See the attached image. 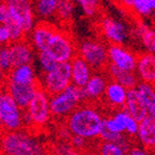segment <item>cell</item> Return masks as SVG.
Listing matches in <instances>:
<instances>
[{
    "label": "cell",
    "instance_id": "3957f363",
    "mask_svg": "<svg viewBox=\"0 0 155 155\" xmlns=\"http://www.w3.org/2000/svg\"><path fill=\"white\" fill-rule=\"evenodd\" d=\"M84 102H86L84 87H79L71 83L64 92L50 97L51 115L56 119L66 120Z\"/></svg>",
    "mask_w": 155,
    "mask_h": 155
},
{
    "label": "cell",
    "instance_id": "7c38bea8",
    "mask_svg": "<svg viewBox=\"0 0 155 155\" xmlns=\"http://www.w3.org/2000/svg\"><path fill=\"white\" fill-rule=\"evenodd\" d=\"M41 86V82L38 79L30 84H18V83H15L5 78V87H7L8 92L11 94V96L13 97V99L15 100V102L22 111L27 110L36 92Z\"/></svg>",
    "mask_w": 155,
    "mask_h": 155
},
{
    "label": "cell",
    "instance_id": "1f68e13d",
    "mask_svg": "<svg viewBox=\"0 0 155 155\" xmlns=\"http://www.w3.org/2000/svg\"><path fill=\"white\" fill-rule=\"evenodd\" d=\"M0 64L2 67L3 71L5 73V77L8 73L12 70V64H11V56H10L9 45L0 46Z\"/></svg>",
    "mask_w": 155,
    "mask_h": 155
},
{
    "label": "cell",
    "instance_id": "74e56055",
    "mask_svg": "<svg viewBox=\"0 0 155 155\" xmlns=\"http://www.w3.org/2000/svg\"><path fill=\"white\" fill-rule=\"evenodd\" d=\"M66 155H83L82 152H80V151L75 150V149H73L72 147H71L70 149H69V151L67 152V154Z\"/></svg>",
    "mask_w": 155,
    "mask_h": 155
},
{
    "label": "cell",
    "instance_id": "52a82bcc",
    "mask_svg": "<svg viewBox=\"0 0 155 155\" xmlns=\"http://www.w3.org/2000/svg\"><path fill=\"white\" fill-rule=\"evenodd\" d=\"M71 83V63H58L54 70L45 72L42 86L51 97L64 92Z\"/></svg>",
    "mask_w": 155,
    "mask_h": 155
},
{
    "label": "cell",
    "instance_id": "4dcf8cb0",
    "mask_svg": "<svg viewBox=\"0 0 155 155\" xmlns=\"http://www.w3.org/2000/svg\"><path fill=\"white\" fill-rule=\"evenodd\" d=\"M39 59H40V63H41L44 72H50V71L54 70L58 65L55 58L50 54L48 51L39 52Z\"/></svg>",
    "mask_w": 155,
    "mask_h": 155
},
{
    "label": "cell",
    "instance_id": "4fadbf2b",
    "mask_svg": "<svg viewBox=\"0 0 155 155\" xmlns=\"http://www.w3.org/2000/svg\"><path fill=\"white\" fill-rule=\"evenodd\" d=\"M108 82H109V78L104 71H95L84 87L86 102L95 104L101 102Z\"/></svg>",
    "mask_w": 155,
    "mask_h": 155
},
{
    "label": "cell",
    "instance_id": "e0dca14e",
    "mask_svg": "<svg viewBox=\"0 0 155 155\" xmlns=\"http://www.w3.org/2000/svg\"><path fill=\"white\" fill-rule=\"evenodd\" d=\"M136 74L140 82L155 86V54L149 52L138 53Z\"/></svg>",
    "mask_w": 155,
    "mask_h": 155
},
{
    "label": "cell",
    "instance_id": "ba28073f",
    "mask_svg": "<svg viewBox=\"0 0 155 155\" xmlns=\"http://www.w3.org/2000/svg\"><path fill=\"white\" fill-rule=\"evenodd\" d=\"M98 28L101 37L104 41L108 42V44L125 45L130 36L128 29L123 22L117 21L109 15L100 17Z\"/></svg>",
    "mask_w": 155,
    "mask_h": 155
},
{
    "label": "cell",
    "instance_id": "5b68a950",
    "mask_svg": "<svg viewBox=\"0 0 155 155\" xmlns=\"http://www.w3.org/2000/svg\"><path fill=\"white\" fill-rule=\"evenodd\" d=\"M0 122L5 131L23 130V112L13 97L8 92L5 84L0 88Z\"/></svg>",
    "mask_w": 155,
    "mask_h": 155
},
{
    "label": "cell",
    "instance_id": "d590c367",
    "mask_svg": "<svg viewBox=\"0 0 155 155\" xmlns=\"http://www.w3.org/2000/svg\"><path fill=\"white\" fill-rule=\"evenodd\" d=\"M5 78H7V77H5V71H3L2 67H1V64H0V88L5 86Z\"/></svg>",
    "mask_w": 155,
    "mask_h": 155
},
{
    "label": "cell",
    "instance_id": "44dd1931",
    "mask_svg": "<svg viewBox=\"0 0 155 155\" xmlns=\"http://www.w3.org/2000/svg\"><path fill=\"white\" fill-rule=\"evenodd\" d=\"M104 72L107 73V75H108L110 80L120 83L124 87H126L127 90L136 88L137 85L139 84V82H140L136 72L122 70V69H119V68L114 67L113 65H110V64L106 68Z\"/></svg>",
    "mask_w": 155,
    "mask_h": 155
},
{
    "label": "cell",
    "instance_id": "7402d4cb",
    "mask_svg": "<svg viewBox=\"0 0 155 155\" xmlns=\"http://www.w3.org/2000/svg\"><path fill=\"white\" fill-rule=\"evenodd\" d=\"M129 114L124 109L115 110L110 115L104 116V127L115 134H125L126 121Z\"/></svg>",
    "mask_w": 155,
    "mask_h": 155
},
{
    "label": "cell",
    "instance_id": "7a4b0ae2",
    "mask_svg": "<svg viewBox=\"0 0 155 155\" xmlns=\"http://www.w3.org/2000/svg\"><path fill=\"white\" fill-rule=\"evenodd\" d=\"M0 149L5 155H48L41 142L23 130L5 131L0 136Z\"/></svg>",
    "mask_w": 155,
    "mask_h": 155
},
{
    "label": "cell",
    "instance_id": "8fae6325",
    "mask_svg": "<svg viewBox=\"0 0 155 155\" xmlns=\"http://www.w3.org/2000/svg\"><path fill=\"white\" fill-rule=\"evenodd\" d=\"M5 2L12 18L22 27L25 34L32 30L34 13L31 0H5Z\"/></svg>",
    "mask_w": 155,
    "mask_h": 155
},
{
    "label": "cell",
    "instance_id": "8992f818",
    "mask_svg": "<svg viewBox=\"0 0 155 155\" xmlns=\"http://www.w3.org/2000/svg\"><path fill=\"white\" fill-rule=\"evenodd\" d=\"M48 51L57 63H70L78 55V44L67 30L58 29L51 39Z\"/></svg>",
    "mask_w": 155,
    "mask_h": 155
},
{
    "label": "cell",
    "instance_id": "ac0fdd59",
    "mask_svg": "<svg viewBox=\"0 0 155 155\" xmlns=\"http://www.w3.org/2000/svg\"><path fill=\"white\" fill-rule=\"evenodd\" d=\"M10 56L12 69L24 65H31L32 63V48L27 40L15 42L9 45Z\"/></svg>",
    "mask_w": 155,
    "mask_h": 155
},
{
    "label": "cell",
    "instance_id": "8d00e7d4",
    "mask_svg": "<svg viewBox=\"0 0 155 155\" xmlns=\"http://www.w3.org/2000/svg\"><path fill=\"white\" fill-rule=\"evenodd\" d=\"M120 3L126 10H131V0H120Z\"/></svg>",
    "mask_w": 155,
    "mask_h": 155
},
{
    "label": "cell",
    "instance_id": "83f0119b",
    "mask_svg": "<svg viewBox=\"0 0 155 155\" xmlns=\"http://www.w3.org/2000/svg\"><path fill=\"white\" fill-rule=\"evenodd\" d=\"M58 7V0H36L35 10L41 17L55 16Z\"/></svg>",
    "mask_w": 155,
    "mask_h": 155
},
{
    "label": "cell",
    "instance_id": "f1b7e54d",
    "mask_svg": "<svg viewBox=\"0 0 155 155\" xmlns=\"http://www.w3.org/2000/svg\"><path fill=\"white\" fill-rule=\"evenodd\" d=\"M131 11L141 18H148L154 15L150 0H131Z\"/></svg>",
    "mask_w": 155,
    "mask_h": 155
},
{
    "label": "cell",
    "instance_id": "b9f144b4",
    "mask_svg": "<svg viewBox=\"0 0 155 155\" xmlns=\"http://www.w3.org/2000/svg\"><path fill=\"white\" fill-rule=\"evenodd\" d=\"M152 24H153V28H155V14L152 16Z\"/></svg>",
    "mask_w": 155,
    "mask_h": 155
},
{
    "label": "cell",
    "instance_id": "9c48e42d",
    "mask_svg": "<svg viewBox=\"0 0 155 155\" xmlns=\"http://www.w3.org/2000/svg\"><path fill=\"white\" fill-rule=\"evenodd\" d=\"M29 115L32 121V129L42 128L51 119L50 109V96L46 94L43 86H41L35 94L27 108Z\"/></svg>",
    "mask_w": 155,
    "mask_h": 155
},
{
    "label": "cell",
    "instance_id": "ffe728a7",
    "mask_svg": "<svg viewBox=\"0 0 155 155\" xmlns=\"http://www.w3.org/2000/svg\"><path fill=\"white\" fill-rule=\"evenodd\" d=\"M124 110H125L130 116H133L134 119L137 120L138 122L142 121L145 116L149 115L148 110H147L142 99H141V97H140V95H139L137 87H136V88L128 90V93H127V99H126V104H125V107H124Z\"/></svg>",
    "mask_w": 155,
    "mask_h": 155
},
{
    "label": "cell",
    "instance_id": "6da1fadb",
    "mask_svg": "<svg viewBox=\"0 0 155 155\" xmlns=\"http://www.w3.org/2000/svg\"><path fill=\"white\" fill-rule=\"evenodd\" d=\"M104 119V116L97 108V104L84 102L66 119V126L72 135L90 141L99 140Z\"/></svg>",
    "mask_w": 155,
    "mask_h": 155
},
{
    "label": "cell",
    "instance_id": "f35d334b",
    "mask_svg": "<svg viewBox=\"0 0 155 155\" xmlns=\"http://www.w3.org/2000/svg\"><path fill=\"white\" fill-rule=\"evenodd\" d=\"M83 155H98L96 152H95L94 149H88V150L84 151V152H82Z\"/></svg>",
    "mask_w": 155,
    "mask_h": 155
},
{
    "label": "cell",
    "instance_id": "7bdbcfd3",
    "mask_svg": "<svg viewBox=\"0 0 155 155\" xmlns=\"http://www.w3.org/2000/svg\"><path fill=\"white\" fill-rule=\"evenodd\" d=\"M0 46H1V43H0Z\"/></svg>",
    "mask_w": 155,
    "mask_h": 155
},
{
    "label": "cell",
    "instance_id": "277c9868",
    "mask_svg": "<svg viewBox=\"0 0 155 155\" xmlns=\"http://www.w3.org/2000/svg\"><path fill=\"white\" fill-rule=\"evenodd\" d=\"M78 55L94 71H104L109 65L108 45L96 39H85L78 44Z\"/></svg>",
    "mask_w": 155,
    "mask_h": 155
},
{
    "label": "cell",
    "instance_id": "ab89813d",
    "mask_svg": "<svg viewBox=\"0 0 155 155\" xmlns=\"http://www.w3.org/2000/svg\"><path fill=\"white\" fill-rule=\"evenodd\" d=\"M150 5H151V8H152L153 12L155 13V0H150Z\"/></svg>",
    "mask_w": 155,
    "mask_h": 155
},
{
    "label": "cell",
    "instance_id": "d6a6232c",
    "mask_svg": "<svg viewBox=\"0 0 155 155\" xmlns=\"http://www.w3.org/2000/svg\"><path fill=\"white\" fill-rule=\"evenodd\" d=\"M139 130V122L133 116L128 115V119L126 121V127H125V135L129 137L130 139L136 138L137 134Z\"/></svg>",
    "mask_w": 155,
    "mask_h": 155
},
{
    "label": "cell",
    "instance_id": "d6986e66",
    "mask_svg": "<svg viewBox=\"0 0 155 155\" xmlns=\"http://www.w3.org/2000/svg\"><path fill=\"white\" fill-rule=\"evenodd\" d=\"M71 63V79H72V84L77 85L79 87H85L87 82L92 78L93 73L95 72L91 66L80 57L77 55Z\"/></svg>",
    "mask_w": 155,
    "mask_h": 155
},
{
    "label": "cell",
    "instance_id": "9a60e30c",
    "mask_svg": "<svg viewBox=\"0 0 155 155\" xmlns=\"http://www.w3.org/2000/svg\"><path fill=\"white\" fill-rule=\"evenodd\" d=\"M58 27L48 21H40L32 29V42L39 52L48 51L51 39L58 30Z\"/></svg>",
    "mask_w": 155,
    "mask_h": 155
},
{
    "label": "cell",
    "instance_id": "e575fe53",
    "mask_svg": "<svg viewBox=\"0 0 155 155\" xmlns=\"http://www.w3.org/2000/svg\"><path fill=\"white\" fill-rule=\"evenodd\" d=\"M128 155H153V153L149 152L140 145H131L128 151Z\"/></svg>",
    "mask_w": 155,
    "mask_h": 155
},
{
    "label": "cell",
    "instance_id": "4316f807",
    "mask_svg": "<svg viewBox=\"0 0 155 155\" xmlns=\"http://www.w3.org/2000/svg\"><path fill=\"white\" fill-rule=\"evenodd\" d=\"M95 152L98 155H128V150L122 145L101 140H99L97 143Z\"/></svg>",
    "mask_w": 155,
    "mask_h": 155
},
{
    "label": "cell",
    "instance_id": "603a6c76",
    "mask_svg": "<svg viewBox=\"0 0 155 155\" xmlns=\"http://www.w3.org/2000/svg\"><path fill=\"white\" fill-rule=\"evenodd\" d=\"M134 34L137 35L140 39L141 44L145 51L155 54V28L148 26L144 23H140L136 27L135 32H131V35Z\"/></svg>",
    "mask_w": 155,
    "mask_h": 155
},
{
    "label": "cell",
    "instance_id": "30bf717a",
    "mask_svg": "<svg viewBox=\"0 0 155 155\" xmlns=\"http://www.w3.org/2000/svg\"><path fill=\"white\" fill-rule=\"evenodd\" d=\"M109 64L125 71L136 72L138 53L120 44H108Z\"/></svg>",
    "mask_w": 155,
    "mask_h": 155
},
{
    "label": "cell",
    "instance_id": "cb8c5ba5",
    "mask_svg": "<svg viewBox=\"0 0 155 155\" xmlns=\"http://www.w3.org/2000/svg\"><path fill=\"white\" fill-rule=\"evenodd\" d=\"M137 90L141 99L148 110L149 115L155 117V86L148 83L139 82Z\"/></svg>",
    "mask_w": 155,
    "mask_h": 155
},
{
    "label": "cell",
    "instance_id": "836d02e7",
    "mask_svg": "<svg viewBox=\"0 0 155 155\" xmlns=\"http://www.w3.org/2000/svg\"><path fill=\"white\" fill-rule=\"evenodd\" d=\"M11 17L5 0H0V25H5Z\"/></svg>",
    "mask_w": 155,
    "mask_h": 155
},
{
    "label": "cell",
    "instance_id": "2e32d148",
    "mask_svg": "<svg viewBox=\"0 0 155 155\" xmlns=\"http://www.w3.org/2000/svg\"><path fill=\"white\" fill-rule=\"evenodd\" d=\"M136 139L140 147L155 155V117L148 115L139 122Z\"/></svg>",
    "mask_w": 155,
    "mask_h": 155
},
{
    "label": "cell",
    "instance_id": "d4e9b609",
    "mask_svg": "<svg viewBox=\"0 0 155 155\" xmlns=\"http://www.w3.org/2000/svg\"><path fill=\"white\" fill-rule=\"evenodd\" d=\"M8 79L18 84H30L37 80L35 78L31 65H24L10 71L7 75Z\"/></svg>",
    "mask_w": 155,
    "mask_h": 155
},
{
    "label": "cell",
    "instance_id": "f546056e",
    "mask_svg": "<svg viewBox=\"0 0 155 155\" xmlns=\"http://www.w3.org/2000/svg\"><path fill=\"white\" fill-rule=\"evenodd\" d=\"M74 2L82 8L86 16L95 17L100 12V3L98 0H74Z\"/></svg>",
    "mask_w": 155,
    "mask_h": 155
},
{
    "label": "cell",
    "instance_id": "60d3db41",
    "mask_svg": "<svg viewBox=\"0 0 155 155\" xmlns=\"http://www.w3.org/2000/svg\"><path fill=\"white\" fill-rule=\"evenodd\" d=\"M3 133H5V129H3V127H2V124H1V122H0V136L2 135Z\"/></svg>",
    "mask_w": 155,
    "mask_h": 155
},
{
    "label": "cell",
    "instance_id": "484cf974",
    "mask_svg": "<svg viewBox=\"0 0 155 155\" xmlns=\"http://www.w3.org/2000/svg\"><path fill=\"white\" fill-rule=\"evenodd\" d=\"M74 11V0H58L55 17L61 25H68L72 19Z\"/></svg>",
    "mask_w": 155,
    "mask_h": 155
},
{
    "label": "cell",
    "instance_id": "5bb4252c",
    "mask_svg": "<svg viewBox=\"0 0 155 155\" xmlns=\"http://www.w3.org/2000/svg\"><path fill=\"white\" fill-rule=\"evenodd\" d=\"M127 93L128 90L126 87L109 79L101 102H104L111 111L124 109L127 99Z\"/></svg>",
    "mask_w": 155,
    "mask_h": 155
}]
</instances>
